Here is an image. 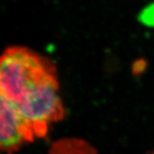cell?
<instances>
[{
  "label": "cell",
  "instance_id": "6da1fadb",
  "mask_svg": "<svg viewBox=\"0 0 154 154\" xmlns=\"http://www.w3.org/2000/svg\"><path fill=\"white\" fill-rule=\"evenodd\" d=\"M57 69L49 59L24 47H10L0 56V93L29 122L36 137L66 111L59 94Z\"/></svg>",
  "mask_w": 154,
  "mask_h": 154
},
{
  "label": "cell",
  "instance_id": "7a4b0ae2",
  "mask_svg": "<svg viewBox=\"0 0 154 154\" xmlns=\"http://www.w3.org/2000/svg\"><path fill=\"white\" fill-rule=\"evenodd\" d=\"M35 137L32 125L0 93V152L11 154Z\"/></svg>",
  "mask_w": 154,
  "mask_h": 154
},
{
  "label": "cell",
  "instance_id": "3957f363",
  "mask_svg": "<svg viewBox=\"0 0 154 154\" xmlns=\"http://www.w3.org/2000/svg\"><path fill=\"white\" fill-rule=\"evenodd\" d=\"M48 154H97V150L80 137H64L54 142Z\"/></svg>",
  "mask_w": 154,
  "mask_h": 154
},
{
  "label": "cell",
  "instance_id": "277c9868",
  "mask_svg": "<svg viewBox=\"0 0 154 154\" xmlns=\"http://www.w3.org/2000/svg\"><path fill=\"white\" fill-rule=\"evenodd\" d=\"M148 154H154V151H151V152H149V153H148Z\"/></svg>",
  "mask_w": 154,
  "mask_h": 154
}]
</instances>
